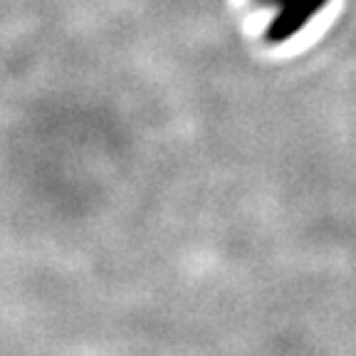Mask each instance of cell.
Instances as JSON below:
<instances>
[{"label": "cell", "instance_id": "cell-1", "mask_svg": "<svg viewBox=\"0 0 356 356\" xmlns=\"http://www.w3.org/2000/svg\"><path fill=\"white\" fill-rule=\"evenodd\" d=\"M329 0H260V6L273 8V22L267 25L265 40L270 44L287 42L292 35H297L312 17L327 8Z\"/></svg>", "mask_w": 356, "mask_h": 356}, {"label": "cell", "instance_id": "cell-2", "mask_svg": "<svg viewBox=\"0 0 356 356\" xmlns=\"http://www.w3.org/2000/svg\"><path fill=\"white\" fill-rule=\"evenodd\" d=\"M255 3H260V0H255Z\"/></svg>", "mask_w": 356, "mask_h": 356}]
</instances>
